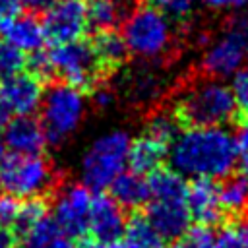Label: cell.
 <instances>
[{
    "label": "cell",
    "instance_id": "cell-1",
    "mask_svg": "<svg viewBox=\"0 0 248 248\" xmlns=\"http://www.w3.org/2000/svg\"><path fill=\"white\" fill-rule=\"evenodd\" d=\"M170 147V169L190 178H223L236 163V143L221 126H194L178 134Z\"/></svg>",
    "mask_w": 248,
    "mask_h": 248
},
{
    "label": "cell",
    "instance_id": "cell-2",
    "mask_svg": "<svg viewBox=\"0 0 248 248\" xmlns=\"http://www.w3.org/2000/svg\"><path fill=\"white\" fill-rule=\"evenodd\" d=\"M170 112L180 128L223 126L236 118V103L229 85L221 79L202 76L180 91Z\"/></svg>",
    "mask_w": 248,
    "mask_h": 248
},
{
    "label": "cell",
    "instance_id": "cell-3",
    "mask_svg": "<svg viewBox=\"0 0 248 248\" xmlns=\"http://www.w3.org/2000/svg\"><path fill=\"white\" fill-rule=\"evenodd\" d=\"M41 126L46 143L62 145L78 132L85 116V97L83 91L66 83H50L43 91L41 99Z\"/></svg>",
    "mask_w": 248,
    "mask_h": 248
},
{
    "label": "cell",
    "instance_id": "cell-4",
    "mask_svg": "<svg viewBox=\"0 0 248 248\" xmlns=\"http://www.w3.org/2000/svg\"><path fill=\"white\" fill-rule=\"evenodd\" d=\"M62 180L60 169L41 153L6 157L0 165V184L14 198H45Z\"/></svg>",
    "mask_w": 248,
    "mask_h": 248
},
{
    "label": "cell",
    "instance_id": "cell-5",
    "mask_svg": "<svg viewBox=\"0 0 248 248\" xmlns=\"http://www.w3.org/2000/svg\"><path fill=\"white\" fill-rule=\"evenodd\" d=\"M248 60V14H234L213 39L200 60V76L223 79L232 76Z\"/></svg>",
    "mask_w": 248,
    "mask_h": 248
},
{
    "label": "cell",
    "instance_id": "cell-6",
    "mask_svg": "<svg viewBox=\"0 0 248 248\" xmlns=\"http://www.w3.org/2000/svg\"><path fill=\"white\" fill-rule=\"evenodd\" d=\"M128 52L143 60L167 58L172 50V25L153 6H140L124 21L122 35Z\"/></svg>",
    "mask_w": 248,
    "mask_h": 248
},
{
    "label": "cell",
    "instance_id": "cell-7",
    "mask_svg": "<svg viewBox=\"0 0 248 248\" xmlns=\"http://www.w3.org/2000/svg\"><path fill=\"white\" fill-rule=\"evenodd\" d=\"M130 134L126 130H110L87 147L81 157V184L93 192H103L122 172L128 157Z\"/></svg>",
    "mask_w": 248,
    "mask_h": 248
},
{
    "label": "cell",
    "instance_id": "cell-8",
    "mask_svg": "<svg viewBox=\"0 0 248 248\" xmlns=\"http://www.w3.org/2000/svg\"><path fill=\"white\" fill-rule=\"evenodd\" d=\"M46 52L52 76L62 78V81L81 91H91L105 78L95 58V52L87 41L76 39L68 43H58Z\"/></svg>",
    "mask_w": 248,
    "mask_h": 248
},
{
    "label": "cell",
    "instance_id": "cell-9",
    "mask_svg": "<svg viewBox=\"0 0 248 248\" xmlns=\"http://www.w3.org/2000/svg\"><path fill=\"white\" fill-rule=\"evenodd\" d=\"M52 194H54L52 219L70 238H81L87 232L91 190L79 182L62 180Z\"/></svg>",
    "mask_w": 248,
    "mask_h": 248
},
{
    "label": "cell",
    "instance_id": "cell-10",
    "mask_svg": "<svg viewBox=\"0 0 248 248\" xmlns=\"http://www.w3.org/2000/svg\"><path fill=\"white\" fill-rule=\"evenodd\" d=\"M45 39L50 43H68L79 39L87 29L83 0H54L43 17Z\"/></svg>",
    "mask_w": 248,
    "mask_h": 248
},
{
    "label": "cell",
    "instance_id": "cell-11",
    "mask_svg": "<svg viewBox=\"0 0 248 248\" xmlns=\"http://www.w3.org/2000/svg\"><path fill=\"white\" fill-rule=\"evenodd\" d=\"M124 229H126V215L122 207L110 196L97 192V196L91 198L89 219H87V231L91 232L93 240L101 246H114L120 242Z\"/></svg>",
    "mask_w": 248,
    "mask_h": 248
},
{
    "label": "cell",
    "instance_id": "cell-12",
    "mask_svg": "<svg viewBox=\"0 0 248 248\" xmlns=\"http://www.w3.org/2000/svg\"><path fill=\"white\" fill-rule=\"evenodd\" d=\"M45 81L31 72H16L0 79V97L4 99L10 112L33 114L43 99Z\"/></svg>",
    "mask_w": 248,
    "mask_h": 248
},
{
    "label": "cell",
    "instance_id": "cell-13",
    "mask_svg": "<svg viewBox=\"0 0 248 248\" xmlns=\"http://www.w3.org/2000/svg\"><path fill=\"white\" fill-rule=\"evenodd\" d=\"M143 217L159 232V236L167 240L182 236L190 229L192 221L186 200H151Z\"/></svg>",
    "mask_w": 248,
    "mask_h": 248
},
{
    "label": "cell",
    "instance_id": "cell-14",
    "mask_svg": "<svg viewBox=\"0 0 248 248\" xmlns=\"http://www.w3.org/2000/svg\"><path fill=\"white\" fill-rule=\"evenodd\" d=\"M186 205L190 217L198 225H217L225 221V211L219 203V192L213 178H194L186 190Z\"/></svg>",
    "mask_w": 248,
    "mask_h": 248
},
{
    "label": "cell",
    "instance_id": "cell-15",
    "mask_svg": "<svg viewBox=\"0 0 248 248\" xmlns=\"http://www.w3.org/2000/svg\"><path fill=\"white\" fill-rule=\"evenodd\" d=\"M4 130V145L14 151V155H35L46 145V138L39 120L31 114H17V118L8 120Z\"/></svg>",
    "mask_w": 248,
    "mask_h": 248
},
{
    "label": "cell",
    "instance_id": "cell-16",
    "mask_svg": "<svg viewBox=\"0 0 248 248\" xmlns=\"http://www.w3.org/2000/svg\"><path fill=\"white\" fill-rule=\"evenodd\" d=\"M2 37L12 43L16 48L25 52H35L45 45V31L35 14H16L0 21Z\"/></svg>",
    "mask_w": 248,
    "mask_h": 248
},
{
    "label": "cell",
    "instance_id": "cell-17",
    "mask_svg": "<svg viewBox=\"0 0 248 248\" xmlns=\"http://www.w3.org/2000/svg\"><path fill=\"white\" fill-rule=\"evenodd\" d=\"M89 45H91L95 58L105 76L114 74L124 68L130 52H128V46H126L122 35H118L114 29L97 31Z\"/></svg>",
    "mask_w": 248,
    "mask_h": 248
},
{
    "label": "cell",
    "instance_id": "cell-18",
    "mask_svg": "<svg viewBox=\"0 0 248 248\" xmlns=\"http://www.w3.org/2000/svg\"><path fill=\"white\" fill-rule=\"evenodd\" d=\"M167 149H169V145H165L163 141H159L153 136L143 132L140 138L130 141L126 163L130 165V169L134 172L147 174L161 165V161L167 155Z\"/></svg>",
    "mask_w": 248,
    "mask_h": 248
},
{
    "label": "cell",
    "instance_id": "cell-19",
    "mask_svg": "<svg viewBox=\"0 0 248 248\" xmlns=\"http://www.w3.org/2000/svg\"><path fill=\"white\" fill-rule=\"evenodd\" d=\"M110 198L126 209H138L149 200L147 180L138 172H120L110 182Z\"/></svg>",
    "mask_w": 248,
    "mask_h": 248
},
{
    "label": "cell",
    "instance_id": "cell-20",
    "mask_svg": "<svg viewBox=\"0 0 248 248\" xmlns=\"http://www.w3.org/2000/svg\"><path fill=\"white\" fill-rule=\"evenodd\" d=\"M17 248H76V244L52 217L45 215L23 234V242Z\"/></svg>",
    "mask_w": 248,
    "mask_h": 248
},
{
    "label": "cell",
    "instance_id": "cell-21",
    "mask_svg": "<svg viewBox=\"0 0 248 248\" xmlns=\"http://www.w3.org/2000/svg\"><path fill=\"white\" fill-rule=\"evenodd\" d=\"M149 198L153 200H186V180L174 169H163L161 165L147 172Z\"/></svg>",
    "mask_w": 248,
    "mask_h": 248
},
{
    "label": "cell",
    "instance_id": "cell-22",
    "mask_svg": "<svg viewBox=\"0 0 248 248\" xmlns=\"http://www.w3.org/2000/svg\"><path fill=\"white\" fill-rule=\"evenodd\" d=\"M219 203L225 215H244L248 211V178L242 176H223V182L217 184Z\"/></svg>",
    "mask_w": 248,
    "mask_h": 248
},
{
    "label": "cell",
    "instance_id": "cell-23",
    "mask_svg": "<svg viewBox=\"0 0 248 248\" xmlns=\"http://www.w3.org/2000/svg\"><path fill=\"white\" fill-rule=\"evenodd\" d=\"M165 238L147 223L141 213H134L130 221H126L124 234L118 242V248H167Z\"/></svg>",
    "mask_w": 248,
    "mask_h": 248
},
{
    "label": "cell",
    "instance_id": "cell-24",
    "mask_svg": "<svg viewBox=\"0 0 248 248\" xmlns=\"http://www.w3.org/2000/svg\"><path fill=\"white\" fill-rule=\"evenodd\" d=\"M87 14V25H91L95 31L114 29L118 23H122V16L112 0H91L89 8H85Z\"/></svg>",
    "mask_w": 248,
    "mask_h": 248
},
{
    "label": "cell",
    "instance_id": "cell-25",
    "mask_svg": "<svg viewBox=\"0 0 248 248\" xmlns=\"http://www.w3.org/2000/svg\"><path fill=\"white\" fill-rule=\"evenodd\" d=\"M178 130H180V124L176 122L170 110H157L145 122V134L153 136L165 145L172 143V140L178 136Z\"/></svg>",
    "mask_w": 248,
    "mask_h": 248
},
{
    "label": "cell",
    "instance_id": "cell-26",
    "mask_svg": "<svg viewBox=\"0 0 248 248\" xmlns=\"http://www.w3.org/2000/svg\"><path fill=\"white\" fill-rule=\"evenodd\" d=\"M46 211H48V205L45 198H25V202L19 203L16 221L12 225L16 234H25L39 219L46 215Z\"/></svg>",
    "mask_w": 248,
    "mask_h": 248
},
{
    "label": "cell",
    "instance_id": "cell-27",
    "mask_svg": "<svg viewBox=\"0 0 248 248\" xmlns=\"http://www.w3.org/2000/svg\"><path fill=\"white\" fill-rule=\"evenodd\" d=\"M149 6L159 10L165 17L176 23H186L196 8V0H147Z\"/></svg>",
    "mask_w": 248,
    "mask_h": 248
},
{
    "label": "cell",
    "instance_id": "cell-28",
    "mask_svg": "<svg viewBox=\"0 0 248 248\" xmlns=\"http://www.w3.org/2000/svg\"><path fill=\"white\" fill-rule=\"evenodd\" d=\"M25 66L23 50L16 48L12 43H8L4 37H0V79L19 72Z\"/></svg>",
    "mask_w": 248,
    "mask_h": 248
},
{
    "label": "cell",
    "instance_id": "cell-29",
    "mask_svg": "<svg viewBox=\"0 0 248 248\" xmlns=\"http://www.w3.org/2000/svg\"><path fill=\"white\" fill-rule=\"evenodd\" d=\"M211 244H213L211 227L196 225L194 229H188L182 236H178L170 248H211Z\"/></svg>",
    "mask_w": 248,
    "mask_h": 248
},
{
    "label": "cell",
    "instance_id": "cell-30",
    "mask_svg": "<svg viewBox=\"0 0 248 248\" xmlns=\"http://www.w3.org/2000/svg\"><path fill=\"white\" fill-rule=\"evenodd\" d=\"M134 101H153L159 93V81L149 72H140L130 85Z\"/></svg>",
    "mask_w": 248,
    "mask_h": 248
},
{
    "label": "cell",
    "instance_id": "cell-31",
    "mask_svg": "<svg viewBox=\"0 0 248 248\" xmlns=\"http://www.w3.org/2000/svg\"><path fill=\"white\" fill-rule=\"evenodd\" d=\"M231 91H232V97H234V103L238 108L236 118L248 116V66H242L234 72Z\"/></svg>",
    "mask_w": 248,
    "mask_h": 248
},
{
    "label": "cell",
    "instance_id": "cell-32",
    "mask_svg": "<svg viewBox=\"0 0 248 248\" xmlns=\"http://www.w3.org/2000/svg\"><path fill=\"white\" fill-rule=\"evenodd\" d=\"M211 248H248V242L236 223H227L217 236H213Z\"/></svg>",
    "mask_w": 248,
    "mask_h": 248
},
{
    "label": "cell",
    "instance_id": "cell-33",
    "mask_svg": "<svg viewBox=\"0 0 248 248\" xmlns=\"http://www.w3.org/2000/svg\"><path fill=\"white\" fill-rule=\"evenodd\" d=\"M234 143H236V157L240 161V170L248 178V116L238 118V132Z\"/></svg>",
    "mask_w": 248,
    "mask_h": 248
},
{
    "label": "cell",
    "instance_id": "cell-34",
    "mask_svg": "<svg viewBox=\"0 0 248 248\" xmlns=\"http://www.w3.org/2000/svg\"><path fill=\"white\" fill-rule=\"evenodd\" d=\"M19 202L12 194L0 196V227H12L17 215Z\"/></svg>",
    "mask_w": 248,
    "mask_h": 248
},
{
    "label": "cell",
    "instance_id": "cell-35",
    "mask_svg": "<svg viewBox=\"0 0 248 248\" xmlns=\"http://www.w3.org/2000/svg\"><path fill=\"white\" fill-rule=\"evenodd\" d=\"M209 10H238L248 4V0H202Z\"/></svg>",
    "mask_w": 248,
    "mask_h": 248
},
{
    "label": "cell",
    "instance_id": "cell-36",
    "mask_svg": "<svg viewBox=\"0 0 248 248\" xmlns=\"http://www.w3.org/2000/svg\"><path fill=\"white\" fill-rule=\"evenodd\" d=\"M21 8H23L21 0H0V21L19 14Z\"/></svg>",
    "mask_w": 248,
    "mask_h": 248
},
{
    "label": "cell",
    "instance_id": "cell-37",
    "mask_svg": "<svg viewBox=\"0 0 248 248\" xmlns=\"http://www.w3.org/2000/svg\"><path fill=\"white\" fill-rule=\"evenodd\" d=\"M52 2L54 0H21V4L29 10V14H45Z\"/></svg>",
    "mask_w": 248,
    "mask_h": 248
},
{
    "label": "cell",
    "instance_id": "cell-38",
    "mask_svg": "<svg viewBox=\"0 0 248 248\" xmlns=\"http://www.w3.org/2000/svg\"><path fill=\"white\" fill-rule=\"evenodd\" d=\"M17 234L8 227H0V248H16Z\"/></svg>",
    "mask_w": 248,
    "mask_h": 248
},
{
    "label": "cell",
    "instance_id": "cell-39",
    "mask_svg": "<svg viewBox=\"0 0 248 248\" xmlns=\"http://www.w3.org/2000/svg\"><path fill=\"white\" fill-rule=\"evenodd\" d=\"M10 120V110H8V107H6V103H4V99L0 97V130L6 126V122Z\"/></svg>",
    "mask_w": 248,
    "mask_h": 248
},
{
    "label": "cell",
    "instance_id": "cell-40",
    "mask_svg": "<svg viewBox=\"0 0 248 248\" xmlns=\"http://www.w3.org/2000/svg\"><path fill=\"white\" fill-rule=\"evenodd\" d=\"M6 157H8V149H6V145H4V141L0 140V165L6 161Z\"/></svg>",
    "mask_w": 248,
    "mask_h": 248
},
{
    "label": "cell",
    "instance_id": "cell-41",
    "mask_svg": "<svg viewBox=\"0 0 248 248\" xmlns=\"http://www.w3.org/2000/svg\"><path fill=\"white\" fill-rule=\"evenodd\" d=\"M101 248H118V244H114V246H101Z\"/></svg>",
    "mask_w": 248,
    "mask_h": 248
}]
</instances>
